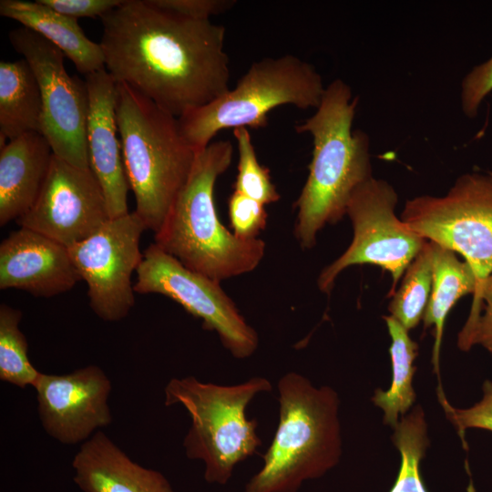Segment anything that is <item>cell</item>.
Wrapping results in <instances>:
<instances>
[{
    "label": "cell",
    "instance_id": "6da1fadb",
    "mask_svg": "<svg viewBox=\"0 0 492 492\" xmlns=\"http://www.w3.org/2000/svg\"><path fill=\"white\" fill-rule=\"evenodd\" d=\"M105 68L176 118L229 91L226 30L150 0H123L101 17Z\"/></svg>",
    "mask_w": 492,
    "mask_h": 492
},
{
    "label": "cell",
    "instance_id": "7a4b0ae2",
    "mask_svg": "<svg viewBox=\"0 0 492 492\" xmlns=\"http://www.w3.org/2000/svg\"><path fill=\"white\" fill-rule=\"evenodd\" d=\"M342 79L331 82L315 113L295 127L313 137L309 174L295 201L296 240L303 249L316 243L320 231L346 215L353 192L373 177L370 139L363 130H353L358 104Z\"/></svg>",
    "mask_w": 492,
    "mask_h": 492
},
{
    "label": "cell",
    "instance_id": "3957f363",
    "mask_svg": "<svg viewBox=\"0 0 492 492\" xmlns=\"http://www.w3.org/2000/svg\"><path fill=\"white\" fill-rule=\"evenodd\" d=\"M233 146L211 142L199 152L190 175L179 193L155 244L187 268L221 282L253 271L261 261L265 242L237 238L220 220L214 189L230 167Z\"/></svg>",
    "mask_w": 492,
    "mask_h": 492
},
{
    "label": "cell",
    "instance_id": "277c9868",
    "mask_svg": "<svg viewBox=\"0 0 492 492\" xmlns=\"http://www.w3.org/2000/svg\"><path fill=\"white\" fill-rule=\"evenodd\" d=\"M279 421L262 467L243 492H298L302 484L334 467L342 456L340 400L328 385L314 386L290 372L280 378Z\"/></svg>",
    "mask_w": 492,
    "mask_h": 492
},
{
    "label": "cell",
    "instance_id": "5b68a950",
    "mask_svg": "<svg viewBox=\"0 0 492 492\" xmlns=\"http://www.w3.org/2000/svg\"><path fill=\"white\" fill-rule=\"evenodd\" d=\"M117 123L134 210L157 233L186 184L197 152L178 118L128 85L117 82Z\"/></svg>",
    "mask_w": 492,
    "mask_h": 492
},
{
    "label": "cell",
    "instance_id": "8992f818",
    "mask_svg": "<svg viewBox=\"0 0 492 492\" xmlns=\"http://www.w3.org/2000/svg\"><path fill=\"white\" fill-rule=\"evenodd\" d=\"M271 390V382L261 376L234 385L194 376L172 378L166 384L165 405H180L191 418L183 446L188 458L204 462L208 483L227 484L235 466L261 446L257 422L247 418L246 409L257 395Z\"/></svg>",
    "mask_w": 492,
    "mask_h": 492
},
{
    "label": "cell",
    "instance_id": "52a82bcc",
    "mask_svg": "<svg viewBox=\"0 0 492 492\" xmlns=\"http://www.w3.org/2000/svg\"><path fill=\"white\" fill-rule=\"evenodd\" d=\"M325 87L315 67L293 55L266 57L251 64L232 89L180 118L184 138L200 152L220 130L263 128L275 108H317Z\"/></svg>",
    "mask_w": 492,
    "mask_h": 492
},
{
    "label": "cell",
    "instance_id": "ba28073f",
    "mask_svg": "<svg viewBox=\"0 0 492 492\" xmlns=\"http://www.w3.org/2000/svg\"><path fill=\"white\" fill-rule=\"evenodd\" d=\"M401 220L422 239L461 254L470 264L477 290L465 326L473 324L482 311L480 290L492 273V173H466L442 197L406 200Z\"/></svg>",
    "mask_w": 492,
    "mask_h": 492
},
{
    "label": "cell",
    "instance_id": "9c48e42d",
    "mask_svg": "<svg viewBox=\"0 0 492 492\" xmlns=\"http://www.w3.org/2000/svg\"><path fill=\"white\" fill-rule=\"evenodd\" d=\"M398 198L394 187L372 177L352 194L346 215L354 237L346 251L320 273L317 285L330 293L338 275L355 264H374L390 272L395 291L399 279L421 251L426 240L412 231L395 214Z\"/></svg>",
    "mask_w": 492,
    "mask_h": 492
},
{
    "label": "cell",
    "instance_id": "30bf717a",
    "mask_svg": "<svg viewBox=\"0 0 492 492\" xmlns=\"http://www.w3.org/2000/svg\"><path fill=\"white\" fill-rule=\"evenodd\" d=\"M8 36L14 49L29 63L40 87V133L54 155L76 167L89 169L86 81L69 76L63 52L36 32L21 26L10 31Z\"/></svg>",
    "mask_w": 492,
    "mask_h": 492
},
{
    "label": "cell",
    "instance_id": "8fae6325",
    "mask_svg": "<svg viewBox=\"0 0 492 492\" xmlns=\"http://www.w3.org/2000/svg\"><path fill=\"white\" fill-rule=\"evenodd\" d=\"M136 272L135 292L159 293L175 301L201 320L204 329L216 332L233 357L245 359L254 354L258 334L220 282L187 268L155 243L143 251Z\"/></svg>",
    "mask_w": 492,
    "mask_h": 492
},
{
    "label": "cell",
    "instance_id": "7c38bea8",
    "mask_svg": "<svg viewBox=\"0 0 492 492\" xmlns=\"http://www.w3.org/2000/svg\"><path fill=\"white\" fill-rule=\"evenodd\" d=\"M147 228L133 211L108 220L95 233L68 248L89 305L106 322L124 319L135 304L131 276L143 259L141 234Z\"/></svg>",
    "mask_w": 492,
    "mask_h": 492
},
{
    "label": "cell",
    "instance_id": "4fadbf2b",
    "mask_svg": "<svg viewBox=\"0 0 492 492\" xmlns=\"http://www.w3.org/2000/svg\"><path fill=\"white\" fill-rule=\"evenodd\" d=\"M109 219L103 190L91 169L71 165L53 154L36 202L15 222L69 248L91 236Z\"/></svg>",
    "mask_w": 492,
    "mask_h": 492
},
{
    "label": "cell",
    "instance_id": "5bb4252c",
    "mask_svg": "<svg viewBox=\"0 0 492 492\" xmlns=\"http://www.w3.org/2000/svg\"><path fill=\"white\" fill-rule=\"evenodd\" d=\"M34 388L45 431L62 444L86 441L96 429L111 423V383L97 365L60 375L41 373Z\"/></svg>",
    "mask_w": 492,
    "mask_h": 492
},
{
    "label": "cell",
    "instance_id": "9a60e30c",
    "mask_svg": "<svg viewBox=\"0 0 492 492\" xmlns=\"http://www.w3.org/2000/svg\"><path fill=\"white\" fill-rule=\"evenodd\" d=\"M88 91L87 142L89 169L99 182L110 219L128 213L130 190L117 133V81L106 68L86 76Z\"/></svg>",
    "mask_w": 492,
    "mask_h": 492
},
{
    "label": "cell",
    "instance_id": "2e32d148",
    "mask_svg": "<svg viewBox=\"0 0 492 492\" xmlns=\"http://www.w3.org/2000/svg\"><path fill=\"white\" fill-rule=\"evenodd\" d=\"M79 281L68 248L39 232L20 227L0 244L1 290L48 298L71 290Z\"/></svg>",
    "mask_w": 492,
    "mask_h": 492
},
{
    "label": "cell",
    "instance_id": "e0dca14e",
    "mask_svg": "<svg viewBox=\"0 0 492 492\" xmlns=\"http://www.w3.org/2000/svg\"><path fill=\"white\" fill-rule=\"evenodd\" d=\"M72 467L83 492H175L160 472L132 461L101 431L81 445Z\"/></svg>",
    "mask_w": 492,
    "mask_h": 492
},
{
    "label": "cell",
    "instance_id": "ac0fdd59",
    "mask_svg": "<svg viewBox=\"0 0 492 492\" xmlns=\"http://www.w3.org/2000/svg\"><path fill=\"white\" fill-rule=\"evenodd\" d=\"M53 150L39 132L9 140L0 149V225L25 215L36 202L49 171Z\"/></svg>",
    "mask_w": 492,
    "mask_h": 492
},
{
    "label": "cell",
    "instance_id": "d6986e66",
    "mask_svg": "<svg viewBox=\"0 0 492 492\" xmlns=\"http://www.w3.org/2000/svg\"><path fill=\"white\" fill-rule=\"evenodd\" d=\"M0 15L49 41L71 60L78 72L87 76L105 68L100 44L85 35L77 19L62 15L39 0H1Z\"/></svg>",
    "mask_w": 492,
    "mask_h": 492
},
{
    "label": "cell",
    "instance_id": "ffe728a7",
    "mask_svg": "<svg viewBox=\"0 0 492 492\" xmlns=\"http://www.w3.org/2000/svg\"><path fill=\"white\" fill-rule=\"evenodd\" d=\"M432 242V241H431ZM433 279L430 298L423 317L425 328L434 326L432 363L439 374V354L444 327L449 311L463 296L477 290V278L470 264L458 260L451 250L432 242Z\"/></svg>",
    "mask_w": 492,
    "mask_h": 492
},
{
    "label": "cell",
    "instance_id": "44dd1931",
    "mask_svg": "<svg viewBox=\"0 0 492 492\" xmlns=\"http://www.w3.org/2000/svg\"><path fill=\"white\" fill-rule=\"evenodd\" d=\"M42 97L36 75L25 59L0 62V138L11 140L39 132Z\"/></svg>",
    "mask_w": 492,
    "mask_h": 492
},
{
    "label": "cell",
    "instance_id": "7402d4cb",
    "mask_svg": "<svg viewBox=\"0 0 492 492\" xmlns=\"http://www.w3.org/2000/svg\"><path fill=\"white\" fill-rule=\"evenodd\" d=\"M384 319L391 337L389 353L393 371L392 382L385 391L376 389L372 401L383 410L384 423L394 428L399 422V415L404 416L415 401L413 378L418 344L411 339L408 330L395 318L390 315Z\"/></svg>",
    "mask_w": 492,
    "mask_h": 492
},
{
    "label": "cell",
    "instance_id": "603a6c76",
    "mask_svg": "<svg viewBox=\"0 0 492 492\" xmlns=\"http://www.w3.org/2000/svg\"><path fill=\"white\" fill-rule=\"evenodd\" d=\"M433 246L426 241L404 272L400 287L392 294L391 316L406 330L415 328L423 319L432 289Z\"/></svg>",
    "mask_w": 492,
    "mask_h": 492
},
{
    "label": "cell",
    "instance_id": "cb8c5ba5",
    "mask_svg": "<svg viewBox=\"0 0 492 492\" xmlns=\"http://www.w3.org/2000/svg\"><path fill=\"white\" fill-rule=\"evenodd\" d=\"M392 441L401 455V466L395 485L389 492H427L421 476L420 462L429 446L427 425L420 405L402 416Z\"/></svg>",
    "mask_w": 492,
    "mask_h": 492
},
{
    "label": "cell",
    "instance_id": "d4e9b609",
    "mask_svg": "<svg viewBox=\"0 0 492 492\" xmlns=\"http://www.w3.org/2000/svg\"><path fill=\"white\" fill-rule=\"evenodd\" d=\"M20 310L0 305V379L20 388L34 387L39 378L27 354V341L19 328Z\"/></svg>",
    "mask_w": 492,
    "mask_h": 492
},
{
    "label": "cell",
    "instance_id": "484cf974",
    "mask_svg": "<svg viewBox=\"0 0 492 492\" xmlns=\"http://www.w3.org/2000/svg\"><path fill=\"white\" fill-rule=\"evenodd\" d=\"M233 136L239 154L234 190L264 205L277 202L281 196L269 169L258 161L248 128H234Z\"/></svg>",
    "mask_w": 492,
    "mask_h": 492
},
{
    "label": "cell",
    "instance_id": "4316f807",
    "mask_svg": "<svg viewBox=\"0 0 492 492\" xmlns=\"http://www.w3.org/2000/svg\"><path fill=\"white\" fill-rule=\"evenodd\" d=\"M480 401L468 408H456L450 405L442 388L437 390L438 400L446 417L455 425L463 439L466 430L470 428L492 432V381L486 380L482 386Z\"/></svg>",
    "mask_w": 492,
    "mask_h": 492
},
{
    "label": "cell",
    "instance_id": "83f0119b",
    "mask_svg": "<svg viewBox=\"0 0 492 492\" xmlns=\"http://www.w3.org/2000/svg\"><path fill=\"white\" fill-rule=\"evenodd\" d=\"M265 206L234 190L228 201L231 232L240 240L257 239L267 226L268 213Z\"/></svg>",
    "mask_w": 492,
    "mask_h": 492
},
{
    "label": "cell",
    "instance_id": "f1b7e54d",
    "mask_svg": "<svg viewBox=\"0 0 492 492\" xmlns=\"http://www.w3.org/2000/svg\"><path fill=\"white\" fill-rule=\"evenodd\" d=\"M492 91V57L475 67L463 79L461 86V105L468 118L478 112L484 98Z\"/></svg>",
    "mask_w": 492,
    "mask_h": 492
},
{
    "label": "cell",
    "instance_id": "f546056e",
    "mask_svg": "<svg viewBox=\"0 0 492 492\" xmlns=\"http://www.w3.org/2000/svg\"><path fill=\"white\" fill-rule=\"evenodd\" d=\"M150 2L160 8L197 20H210L211 15L229 10L236 3L233 0H150Z\"/></svg>",
    "mask_w": 492,
    "mask_h": 492
},
{
    "label": "cell",
    "instance_id": "4dcf8cb0",
    "mask_svg": "<svg viewBox=\"0 0 492 492\" xmlns=\"http://www.w3.org/2000/svg\"><path fill=\"white\" fill-rule=\"evenodd\" d=\"M55 11L78 19L80 17L100 18L118 7L123 0H39Z\"/></svg>",
    "mask_w": 492,
    "mask_h": 492
},
{
    "label": "cell",
    "instance_id": "1f68e13d",
    "mask_svg": "<svg viewBox=\"0 0 492 492\" xmlns=\"http://www.w3.org/2000/svg\"><path fill=\"white\" fill-rule=\"evenodd\" d=\"M480 344L492 353V302L487 304L485 311L470 326H464L457 336V346L468 351Z\"/></svg>",
    "mask_w": 492,
    "mask_h": 492
},
{
    "label": "cell",
    "instance_id": "d6a6232c",
    "mask_svg": "<svg viewBox=\"0 0 492 492\" xmlns=\"http://www.w3.org/2000/svg\"><path fill=\"white\" fill-rule=\"evenodd\" d=\"M487 304L492 302V273L485 281L479 293V305L482 309V302Z\"/></svg>",
    "mask_w": 492,
    "mask_h": 492
}]
</instances>
